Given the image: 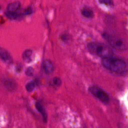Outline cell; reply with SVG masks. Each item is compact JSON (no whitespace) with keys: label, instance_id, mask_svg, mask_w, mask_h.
Listing matches in <instances>:
<instances>
[{"label":"cell","instance_id":"6da1fadb","mask_svg":"<svg viewBox=\"0 0 128 128\" xmlns=\"http://www.w3.org/2000/svg\"><path fill=\"white\" fill-rule=\"evenodd\" d=\"M102 64L106 69L114 72H122L126 68V64L122 60L112 56L103 58Z\"/></svg>","mask_w":128,"mask_h":128},{"label":"cell","instance_id":"7a4b0ae2","mask_svg":"<svg viewBox=\"0 0 128 128\" xmlns=\"http://www.w3.org/2000/svg\"><path fill=\"white\" fill-rule=\"evenodd\" d=\"M88 48L93 54L105 58L113 55L112 49L108 45L100 42H92L88 44Z\"/></svg>","mask_w":128,"mask_h":128},{"label":"cell","instance_id":"3957f363","mask_svg":"<svg viewBox=\"0 0 128 128\" xmlns=\"http://www.w3.org/2000/svg\"><path fill=\"white\" fill-rule=\"evenodd\" d=\"M103 38L115 49L119 50H123L126 48V45L124 41L117 36H115L108 33L102 34Z\"/></svg>","mask_w":128,"mask_h":128},{"label":"cell","instance_id":"277c9868","mask_svg":"<svg viewBox=\"0 0 128 128\" xmlns=\"http://www.w3.org/2000/svg\"><path fill=\"white\" fill-rule=\"evenodd\" d=\"M89 92L96 98L104 104H108L110 101V98L108 94L98 86H93L89 88Z\"/></svg>","mask_w":128,"mask_h":128},{"label":"cell","instance_id":"5b68a950","mask_svg":"<svg viewBox=\"0 0 128 128\" xmlns=\"http://www.w3.org/2000/svg\"><path fill=\"white\" fill-rule=\"evenodd\" d=\"M0 58L8 64H10L12 62V59L9 52L1 47H0Z\"/></svg>","mask_w":128,"mask_h":128},{"label":"cell","instance_id":"8992f818","mask_svg":"<svg viewBox=\"0 0 128 128\" xmlns=\"http://www.w3.org/2000/svg\"><path fill=\"white\" fill-rule=\"evenodd\" d=\"M43 68L46 74H51L54 71V67L52 62L48 60H46L43 62Z\"/></svg>","mask_w":128,"mask_h":128},{"label":"cell","instance_id":"52a82bcc","mask_svg":"<svg viewBox=\"0 0 128 128\" xmlns=\"http://www.w3.org/2000/svg\"><path fill=\"white\" fill-rule=\"evenodd\" d=\"M82 14L85 18H90L94 17V12L89 8L85 7L83 8L81 11Z\"/></svg>","mask_w":128,"mask_h":128},{"label":"cell","instance_id":"ba28073f","mask_svg":"<svg viewBox=\"0 0 128 128\" xmlns=\"http://www.w3.org/2000/svg\"><path fill=\"white\" fill-rule=\"evenodd\" d=\"M20 6V4L19 2H15L10 4L8 6V12H16Z\"/></svg>","mask_w":128,"mask_h":128},{"label":"cell","instance_id":"9c48e42d","mask_svg":"<svg viewBox=\"0 0 128 128\" xmlns=\"http://www.w3.org/2000/svg\"><path fill=\"white\" fill-rule=\"evenodd\" d=\"M36 106L37 110L42 114L44 121L46 122L47 120V114L42 105L40 102H36Z\"/></svg>","mask_w":128,"mask_h":128},{"label":"cell","instance_id":"30bf717a","mask_svg":"<svg viewBox=\"0 0 128 128\" xmlns=\"http://www.w3.org/2000/svg\"><path fill=\"white\" fill-rule=\"evenodd\" d=\"M4 83L6 87L10 90H12L16 88V82L12 80H4Z\"/></svg>","mask_w":128,"mask_h":128},{"label":"cell","instance_id":"8fae6325","mask_svg":"<svg viewBox=\"0 0 128 128\" xmlns=\"http://www.w3.org/2000/svg\"><path fill=\"white\" fill-rule=\"evenodd\" d=\"M32 54V51L30 50H26L22 54V58L24 60L28 62L30 60L31 56Z\"/></svg>","mask_w":128,"mask_h":128},{"label":"cell","instance_id":"7c38bea8","mask_svg":"<svg viewBox=\"0 0 128 128\" xmlns=\"http://www.w3.org/2000/svg\"><path fill=\"white\" fill-rule=\"evenodd\" d=\"M36 83L34 81H31L28 82L26 86V90L28 92H32L35 88Z\"/></svg>","mask_w":128,"mask_h":128},{"label":"cell","instance_id":"4fadbf2b","mask_svg":"<svg viewBox=\"0 0 128 128\" xmlns=\"http://www.w3.org/2000/svg\"><path fill=\"white\" fill-rule=\"evenodd\" d=\"M6 15L8 18H10V19H16L20 16V15L16 13V12H8L6 14Z\"/></svg>","mask_w":128,"mask_h":128},{"label":"cell","instance_id":"5bb4252c","mask_svg":"<svg viewBox=\"0 0 128 128\" xmlns=\"http://www.w3.org/2000/svg\"><path fill=\"white\" fill-rule=\"evenodd\" d=\"M52 84L54 86H59L62 84V80L59 78L55 77L52 80Z\"/></svg>","mask_w":128,"mask_h":128},{"label":"cell","instance_id":"9a60e30c","mask_svg":"<svg viewBox=\"0 0 128 128\" xmlns=\"http://www.w3.org/2000/svg\"><path fill=\"white\" fill-rule=\"evenodd\" d=\"M34 73V70L32 67H28L26 70V74L28 76H32Z\"/></svg>","mask_w":128,"mask_h":128},{"label":"cell","instance_id":"2e32d148","mask_svg":"<svg viewBox=\"0 0 128 128\" xmlns=\"http://www.w3.org/2000/svg\"><path fill=\"white\" fill-rule=\"evenodd\" d=\"M98 1L100 4L108 6H111L113 4L112 0H98Z\"/></svg>","mask_w":128,"mask_h":128},{"label":"cell","instance_id":"e0dca14e","mask_svg":"<svg viewBox=\"0 0 128 128\" xmlns=\"http://www.w3.org/2000/svg\"><path fill=\"white\" fill-rule=\"evenodd\" d=\"M32 8L30 7V8H28L26 10L25 14H31L32 13Z\"/></svg>","mask_w":128,"mask_h":128}]
</instances>
